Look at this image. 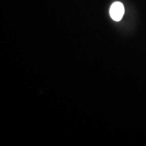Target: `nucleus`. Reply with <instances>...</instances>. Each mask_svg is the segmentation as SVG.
Segmentation results:
<instances>
[{"label":"nucleus","mask_w":146,"mask_h":146,"mask_svg":"<svg viewBox=\"0 0 146 146\" xmlns=\"http://www.w3.org/2000/svg\"><path fill=\"white\" fill-rule=\"evenodd\" d=\"M125 13V8L122 3L114 2L110 9V15L115 21H120Z\"/></svg>","instance_id":"1"}]
</instances>
